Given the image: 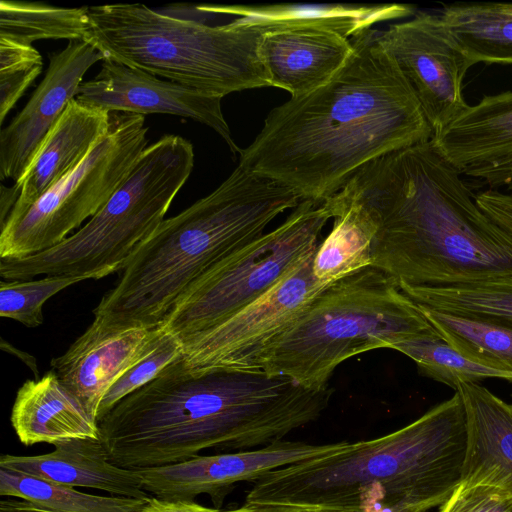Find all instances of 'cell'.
Masks as SVG:
<instances>
[{
    "label": "cell",
    "instance_id": "41",
    "mask_svg": "<svg viewBox=\"0 0 512 512\" xmlns=\"http://www.w3.org/2000/svg\"><path fill=\"white\" fill-rule=\"evenodd\" d=\"M224 512H302L301 510L279 505H246L232 510H225Z\"/></svg>",
    "mask_w": 512,
    "mask_h": 512
},
{
    "label": "cell",
    "instance_id": "36",
    "mask_svg": "<svg viewBox=\"0 0 512 512\" xmlns=\"http://www.w3.org/2000/svg\"><path fill=\"white\" fill-rule=\"evenodd\" d=\"M43 65L41 54L33 45L0 37V72Z\"/></svg>",
    "mask_w": 512,
    "mask_h": 512
},
{
    "label": "cell",
    "instance_id": "2",
    "mask_svg": "<svg viewBox=\"0 0 512 512\" xmlns=\"http://www.w3.org/2000/svg\"><path fill=\"white\" fill-rule=\"evenodd\" d=\"M332 394L263 371L191 370L182 355L98 420L100 439L110 461L129 470L209 448L250 450L316 421Z\"/></svg>",
    "mask_w": 512,
    "mask_h": 512
},
{
    "label": "cell",
    "instance_id": "14",
    "mask_svg": "<svg viewBox=\"0 0 512 512\" xmlns=\"http://www.w3.org/2000/svg\"><path fill=\"white\" fill-rule=\"evenodd\" d=\"M76 99L110 113L171 114L190 118L218 133L232 154L241 150L233 141L223 116L222 98L120 63L103 60L99 73L80 84Z\"/></svg>",
    "mask_w": 512,
    "mask_h": 512
},
{
    "label": "cell",
    "instance_id": "33",
    "mask_svg": "<svg viewBox=\"0 0 512 512\" xmlns=\"http://www.w3.org/2000/svg\"><path fill=\"white\" fill-rule=\"evenodd\" d=\"M438 512H512V489L490 483H459Z\"/></svg>",
    "mask_w": 512,
    "mask_h": 512
},
{
    "label": "cell",
    "instance_id": "1",
    "mask_svg": "<svg viewBox=\"0 0 512 512\" xmlns=\"http://www.w3.org/2000/svg\"><path fill=\"white\" fill-rule=\"evenodd\" d=\"M379 36L369 29L350 38L352 52L328 83L272 109L238 165L324 202L367 163L430 141L432 128Z\"/></svg>",
    "mask_w": 512,
    "mask_h": 512
},
{
    "label": "cell",
    "instance_id": "27",
    "mask_svg": "<svg viewBox=\"0 0 512 512\" xmlns=\"http://www.w3.org/2000/svg\"><path fill=\"white\" fill-rule=\"evenodd\" d=\"M398 286L420 307L512 323V277L441 287Z\"/></svg>",
    "mask_w": 512,
    "mask_h": 512
},
{
    "label": "cell",
    "instance_id": "17",
    "mask_svg": "<svg viewBox=\"0 0 512 512\" xmlns=\"http://www.w3.org/2000/svg\"><path fill=\"white\" fill-rule=\"evenodd\" d=\"M352 43L339 34L318 29H282L265 32L260 60L269 86L288 91L292 98L328 83L344 66Z\"/></svg>",
    "mask_w": 512,
    "mask_h": 512
},
{
    "label": "cell",
    "instance_id": "16",
    "mask_svg": "<svg viewBox=\"0 0 512 512\" xmlns=\"http://www.w3.org/2000/svg\"><path fill=\"white\" fill-rule=\"evenodd\" d=\"M164 332L163 326L120 328L94 318L65 353L51 360V370L97 421L111 386L156 348Z\"/></svg>",
    "mask_w": 512,
    "mask_h": 512
},
{
    "label": "cell",
    "instance_id": "21",
    "mask_svg": "<svg viewBox=\"0 0 512 512\" xmlns=\"http://www.w3.org/2000/svg\"><path fill=\"white\" fill-rule=\"evenodd\" d=\"M467 427L460 483L512 489V405L479 383H460Z\"/></svg>",
    "mask_w": 512,
    "mask_h": 512
},
{
    "label": "cell",
    "instance_id": "25",
    "mask_svg": "<svg viewBox=\"0 0 512 512\" xmlns=\"http://www.w3.org/2000/svg\"><path fill=\"white\" fill-rule=\"evenodd\" d=\"M439 14L474 64L512 65V3L454 2Z\"/></svg>",
    "mask_w": 512,
    "mask_h": 512
},
{
    "label": "cell",
    "instance_id": "4",
    "mask_svg": "<svg viewBox=\"0 0 512 512\" xmlns=\"http://www.w3.org/2000/svg\"><path fill=\"white\" fill-rule=\"evenodd\" d=\"M460 394L383 436L270 471L255 481L246 505L303 512L345 508L441 506L460 483L466 453Z\"/></svg>",
    "mask_w": 512,
    "mask_h": 512
},
{
    "label": "cell",
    "instance_id": "26",
    "mask_svg": "<svg viewBox=\"0 0 512 512\" xmlns=\"http://www.w3.org/2000/svg\"><path fill=\"white\" fill-rule=\"evenodd\" d=\"M418 307L432 327L460 354L512 374V323Z\"/></svg>",
    "mask_w": 512,
    "mask_h": 512
},
{
    "label": "cell",
    "instance_id": "20",
    "mask_svg": "<svg viewBox=\"0 0 512 512\" xmlns=\"http://www.w3.org/2000/svg\"><path fill=\"white\" fill-rule=\"evenodd\" d=\"M431 141L462 175L512 160V90L485 95L468 105Z\"/></svg>",
    "mask_w": 512,
    "mask_h": 512
},
{
    "label": "cell",
    "instance_id": "18",
    "mask_svg": "<svg viewBox=\"0 0 512 512\" xmlns=\"http://www.w3.org/2000/svg\"><path fill=\"white\" fill-rule=\"evenodd\" d=\"M110 119V112L73 99L39 146L20 180L14 183L20 194L6 220L21 215L76 168L107 133Z\"/></svg>",
    "mask_w": 512,
    "mask_h": 512
},
{
    "label": "cell",
    "instance_id": "9",
    "mask_svg": "<svg viewBox=\"0 0 512 512\" xmlns=\"http://www.w3.org/2000/svg\"><path fill=\"white\" fill-rule=\"evenodd\" d=\"M331 218L325 202L302 200L282 224L232 252L193 282L163 327L183 344L251 304L315 252Z\"/></svg>",
    "mask_w": 512,
    "mask_h": 512
},
{
    "label": "cell",
    "instance_id": "19",
    "mask_svg": "<svg viewBox=\"0 0 512 512\" xmlns=\"http://www.w3.org/2000/svg\"><path fill=\"white\" fill-rule=\"evenodd\" d=\"M49 453L34 456L5 454L0 467L70 487L106 491L113 496L149 499L136 470L113 464L100 438H76L54 445Z\"/></svg>",
    "mask_w": 512,
    "mask_h": 512
},
{
    "label": "cell",
    "instance_id": "10",
    "mask_svg": "<svg viewBox=\"0 0 512 512\" xmlns=\"http://www.w3.org/2000/svg\"><path fill=\"white\" fill-rule=\"evenodd\" d=\"M145 116L111 112L110 127L88 155L21 215L1 225L0 258L48 250L91 218L114 194L146 149Z\"/></svg>",
    "mask_w": 512,
    "mask_h": 512
},
{
    "label": "cell",
    "instance_id": "6",
    "mask_svg": "<svg viewBox=\"0 0 512 512\" xmlns=\"http://www.w3.org/2000/svg\"><path fill=\"white\" fill-rule=\"evenodd\" d=\"M215 15L211 4L89 6L83 40L104 60L220 98L269 86L259 56L265 31L213 24Z\"/></svg>",
    "mask_w": 512,
    "mask_h": 512
},
{
    "label": "cell",
    "instance_id": "31",
    "mask_svg": "<svg viewBox=\"0 0 512 512\" xmlns=\"http://www.w3.org/2000/svg\"><path fill=\"white\" fill-rule=\"evenodd\" d=\"M83 276H45L39 280L1 281L0 316L28 328L43 323L44 303L61 290L86 280Z\"/></svg>",
    "mask_w": 512,
    "mask_h": 512
},
{
    "label": "cell",
    "instance_id": "32",
    "mask_svg": "<svg viewBox=\"0 0 512 512\" xmlns=\"http://www.w3.org/2000/svg\"><path fill=\"white\" fill-rule=\"evenodd\" d=\"M182 355V342L165 330L156 348L127 370L105 394L99 406L97 423L120 400L151 382Z\"/></svg>",
    "mask_w": 512,
    "mask_h": 512
},
{
    "label": "cell",
    "instance_id": "22",
    "mask_svg": "<svg viewBox=\"0 0 512 512\" xmlns=\"http://www.w3.org/2000/svg\"><path fill=\"white\" fill-rule=\"evenodd\" d=\"M214 10L235 16L238 26L265 32L282 29H318L350 39L385 21L412 17L417 11L411 4H269L218 5Z\"/></svg>",
    "mask_w": 512,
    "mask_h": 512
},
{
    "label": "cell",
    "instance_id": "28",
    "mask_svg": "<svg viewBox=\"0 0 512 512\" xmlns=\"http://www.w3.org/2000/svg\"><path fill=\"white\" fill-rule=\"evenodd\" d=\"M0 495L25 500L48 512H140L151 498L87 494L74 487L1 467Z\"/></svg>",
    "mask_w": 512,
    "mask_h": 512
},
{
    "label": "cell",
    "instance_id": "42",
    "mask_svg": "<svg viewBox=\"0 0 512 512\" xmlns=\"http://www.w3.org/2000/svg\"><path fill=\"white\" fill-rule=\"evenodd\" d=\"M303 512V511H302ZM306 512H427L419 508H401V507H384V508H345L337 510H319V511H306Z\"/></svg>",
    "mask_w": 512,
    "mask_h": 512
},
{
    "label": "cell",
    "instance_id": "37",
    "mask_svg": "<svg viewBox=\"0 0 512 512\" xmlns=\"http://www.w3.org/2000/svg\"><path fill=\"white\" fill-rule=\"evenodd\" d=\"M485 182L491 189H505L512 193V160L498 166L471 171L466 174Z\"/></svg>",
    "mask_w": 512,
    "mask_h": 512
},
{
    "label": "cell",
    "instance_id": "38",
    "mask_svg": "<svg viewBox=\"0 0 512 512\" xmlns=\"http://www.w3.org/2000/svg\"><path fill=\"white\" fill-rule=\"evenodd\" d=\"M140 512H224L202 506L195 501H170L151 497Z\"/></svg>",
    "mask_w": 512,
    "mask_h": 512
},
{
    "label": "cell",
    "instance_id": "7",
    "mask_svg": "<svg viewBox=\"0 0 512 512\" xmlns=\"http://www.w3.org/2000/svg\"><path fill=\"white\" fill-rule=\"evenodd\" d=\"M433 330L392 278L368 267L327 287L266 348L257 369L324 390L347 359Z\"/></svg>",
    "mask_w": 512,
    "mask_h": 512
},
{
    "label": "cell",
    "instance_id": "12",
    "mask_svg": "<svg viewBox=\"0 0 512 512\" xmlns=\"http://www.w3.org/2000/svg\"><path fill=\"white\" fill-rule=\"evenodd\" d=\"M380 43L410 85L433 134L468 103L463 82L473 61L439 12H416L380 31Z\"/></svg>",
    "mask_w": 512,
    "mask_h": 512
},
{
    "label": "cell",
    "instance_id": "5",
    "mask_svg": "<svg viewBox=\"0 0 512 512\" xmlns=\"http://www.w3.org/2000/svg\"><path fill=\"white\" fill-rule=\"evenodd\" d=\"M301 201L288 186L238 165L213 192L156 228L95 307L94 318L120 328L164 326L193 282Z\"/></svg>",
    "mask_w": 512,
    "mask_h": 512
},
{
    "label": "cell",
    "instance_id": "24",
    "mask_svg": "<svg viewBox=\"0 0 512 512\" xmlns=\"http://www.w3.org/2000/svg\"><path fill=\"white\" fill-rule=\"evenodd\" d=\"M333 227L319 243L313 259L315 280L329 287L333 283L371 267V246L375 227L366 213L338 193L324 201Z\"/></svg>",
    "mask_w": 512,
    "mask_h": 512
},
{
    "label": "cell",
    "instance_id": "11",
    "mask_svg": "<svg viewBox=\"0 0 512 512\" xmlns=\"http://www.w3.org/2000/svg\"><path fill=\"white\" fill-rule=\"evenodd\" d=\"M314 253L260 298L184 342L187 367L259 371L258 361L266 348L327 288L312 274Z\"/></svg>",
    "mask_w": 512,
    "mask_h": 512
},
{
    "label": "cell",
    "instance_id": "39",
    "mask_svg": "<svg viewBox=\"0 0 512 512\" xmlns=\"http://www.w3.org/2000/svg\"><path fill=\"white\" fill-rule=\"evenodd\" d=\"M20 194V189L14 184L12 187L1 185L0 208L1 224H3L15 206Z\"/></svg>",
    "mask_w": 512,
    "mask_h": 512
},
{
    "label": "cell",
    "instance_id": "13",
    "mask_svg": "<svg viewBox=\"0 0 512 512\" xmlns=\"http://www.w3.org/2000/svg\"><path fill=\"white\" fill-rule=\"evenodd\" d=\"M348 443L309 444L280 440L256 449L198 455L179 463L136 471L143 489L152 497L194 501L196 496L208 494L218 508L234 484L257 481L275 469L338 452Z\"/></svg>",
    "mask_w": 512,
    "mask_h": 512
},
{
    "label": "cell",
    "instance_id": "23",
    "mask_svg": "<svg viewBox=\"0 0 512 512\" xmlns=\"http://www.w3.org/2000/svg\"><path fill=\"white\" fill-rule=\"evenodd\" d=\"M10 420L19 441L27 446L100 438L97 421L52 370L22 384Z\"/></svg>",
    "mask_w": 512,
    "mask_h": 512
},
{
    "label": "cell",
    "instance_id": "8",
    "mask_svg": "<svg viewBox=\"0 0 512 512\" xmlns=\"http://www.w3.org/2000/svg\"><path fill=\"white\" fill-rule=\"evenodd\" d=\"M194 166L193 145L165 135L146 147L109 200L71 236L40 253L0 258L7 281L38 275L100 279L124 270L143 242L165 220Z\"/></svg>",
    "mask_w": 512,
    "mask_h": 512
},
{
    "label": "cell",
    "instance_id": "30",
    "mask_svg": "<svg viewBox=\"0 0 512 512\" xmlns=\"http://www.w3.org/2000/svg\"><path fill=\"white\" fill-rule=\"evenodd\" d=\"M411 358L421 375L456 391L460 383H479L487 378L512 382V374L486 367L456 351L436 331L408 337L392 347Z\"/></svg>",
    "mask_w": 512,
    "mask_h": 512
},
{
    "label": "cell",
    "instance_id": "35",
    "mask_svg": "<svg viewBox=\"0 0 512 512\" xmlns=\"http://www.w3.org/2000/svg\"><path fill=\"white\" fill-rule=\"evenodd\" d=\"M480 209L512 235V193L488 188L475 194Z\"/></svg>",
    "mask_w": 512,
    "mask_h": 512
},
{
    "label": "cell",
    "instance_id": "15",
    "mask_svg": "<svg viewBox=\"0 0 512 512\" xmlns=\"http://www.w3.org/2000/svg\"><path fill=\"white\" fill-rule=\"evenodd\" d=\"M104 57L83 39L49 56L44 78L24 108L0 134V179L20 180L39 146L76 98L88 69Z\"/></svg>",
    "mask_w": 512,
    "mask_h": 512
},
{
    "label": "cell",
    "instance_id": "29",
    "mask_svg": "<svg viewBox=\"0 0 512 512\" xmlns=\"http://www.w3.org/2000/svg\"><path fill=\"white\" fill-rule=\"evenodd\" d=\"M87 7L63 8L39 2L2 0L0 37L32 45L41 39H83Z\"/></svg>",
    "mask_w": 512,
    "mask_h": 512
},
{
    "label": "cell",
    "instance_id": "34",
    "mask_svg": "<svg viewBox=\"0 0 512 512\" xmlns=\"http://www.w3.org/2000/svg\"><path fill=\"white\" fill-rule=\"evenodd\" d=\"M43 65L0 72V122L42 72Z\"/></svg>",
    "mask_w": 512,
    "mask_h": 512
},
{
    "label": "cell",
    "instance_id": "40",
    "mask_svg": "<svg viewBox=\"0 0 512 512\" xmlns=\"http://www.w3.org/2000/svg\"><path fill=\"white\" fill-rule=\"evenodd\" d=\"M0 512H48L33 506L31 503L9 497L0 501Z\"/></svg>",
    "mask_w": 512,
    "mask_h": 512
},
{
    "label": "cell",
    "instance_id": "3",
    "mask_svg": "<svg viewBox=\"0 0 512 512\" xmlns=\"http://www.w3.org/2000/svg\"><path fill=\"white\" fill-rule=\"evenodd\" d=\"M338 194L375 227L371 267L397 284L441 287L512 277V235L427 141L383 155Z\"/></svg>",
    "mask_w": 512,
    "mask_h": 512
}]
</instances>
